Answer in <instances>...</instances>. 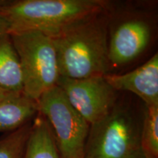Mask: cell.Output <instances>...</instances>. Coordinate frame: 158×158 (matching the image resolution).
Segmentation results:
<instances>
[{"label": "cell", "mask_w": 158, "mask_h": 158, "mask_svg": "<svg viewBox=\"0 0 158 158\" xmlns=\"http://www.w3.org/2000/svg\"><path fill=\"white\" fill-rule=\"evenodd\" d=\"M107 2L104 8L79 20L53 37L59 76L81 79L109 73Z\"/></svg>", "instance_id": "obj_1"}, {"label": "cell", "mask_w": 158, "mask_h": 158, "mask_svg": "<svg viewBox=\"0 0 158 158\" xmlns=\"http://www.w3.org/2000/svg\"><path fill=\"white\" fill-rule=\"evenodd\" d=\"M102 0H15L0 5L9 35L37 31L51 38L106 6Z\"/></svg>", "instance_id": "obj_2"}, {"label": "cell", "mask_w": 158, "mask_h": 158, "mask_svg": "<svg viewBox=\"0 0 158 158\" xmlns=\"http://www.w3.org/2000/svg\"><path fill=\"white\" fill-rule=\"evenodd\" d=\"M144 108L118 98L107 116L90 125L84 158H127L141 150Z\"/></svg>", "instance_id": "obj_3"}, {"label": "cell", "mask_w": 158, "mask_h": 158, "mask_svg": "<svg viewBox=\"0 0 158 158\" xmlns=\"http://www.w3.org/2000/svg\"><path fill=\"white\" fill-rule=\"evenodd\" d=\"M19 56L23 76V93L37 101L56 86L58 61L52 39L37 31L9 35Z\"/></svg>", "instance_id": "obj_4"}, {"label": "cell", "mask_w": 158, "mask_h": 158, "mask_svg": "<svg viewBox=\"0 0 158 158\" xmlns=\"http://www.w3.org/2000/svg\"><path fill=\"white\" fill-rule=\"evenodd\" d=\"M37 102L38 112L52 130L61 158H84L90 124L71 106L62 90L55 86Z\"/></svg>", "instance_id": "obj_5"}, {"label": "cell", "mask_w": 158, "mask_h": 158, "mask_svg": "<svg viewBox=\"0 0 158 158\" xmlns=\"http://www.w3.org/2000/svg\"><path fill=\"white\" fill-rule=\"evenodd\" d=\"M108 59L110 68H118L135 61L147 50L153 35L149 16L131 10H114L107 2Z\"/></svg>", "instance_id": "obj_6"}, {"label": "cell", "mask_w": 158, "mask_h": 158, "mask_svg": "<svg viewBox=\"0 0 158 158\" xmlns=\"http://www.w3.org/2000/svg\"><path fill=\"white\" fill-rule=\"evenodd\" d=\"M56 86L90 125L107 116L119 98L104 76L81 79L59 76Z\"/></svg>", "instance_id": "obj_7"}, {"label": "cell", "mask_w": 158, "mask_h": 158, "mask_svg": "<svg viewBox=\"0 0 158 158\" xmlns=\"http://www.w3.org/2000/svg\"><path fill=\"white\" fill-rule=\"evenodd\" d=\"M105 78L116 92H129L145 106H158V54L135 70L124 74L108 73Z\"/></svg>", "instance_id": "obj_8"}, {"label": "cell", "mask_w": 158, "mask_h": 158, "mask_svg": "<svg viewBox=\"0 0 158 158\" xmlns=\"http://www.w3.org/2000/svg\"><path fill=\"white\" fill-rule=\"evenodd\" d=\"M37 102L23 92L12 93L0 101V132H12L34 119Z\"/></svg>", "instance_id": "obj_9"}, {"label": "cell", "mask_w": 158, "mask_h": 158, "mask_svg": "<svg viewBox=\"0 0 158 158\" xmlns=\"http://www.w3.org/2000/svg\"><path fill=\"white\" fill-rule=\"evenodd\" d=\"M24 158H61L52 130L39 112L32 120Z\"/></svg>", "instance_id": "obj_10"}, {"label": "cell", "mask_w": 158, "mask_h": 158, "mask_svg": "<svg viewBox=\"0 0 158 158\" xmlns=\"http://www.w3.org/2000/svg\"><path fill=\"white\" fill-rule=\"evenodd\" d=\"M0 88L15 93L23 92L21 64L9 35L0 39Z\"/></svg>", "instance_id": "obj_11"}, {"label": "cell", "mask_w": 158, "mask_h": 158, "mask_svg": "<svg viewBox=\"0 0 158 158\" xmlns=\"http://www.w3.org/2000/svg\"><path fill=\"white\" fill-rule=\"evenodd\" d=\"M141 150L146 158H158V106L144 108Z\"/></svg>", "instance_id": "obj_12"}, {"label": "cell", "mask_w": 158, "mask_h": 158, "mask_svg": "<svg viewBox=\"0 0 158 158\" xmlns=\"http://www.w3.org/2000/svg\"><path fill=\"white\" fill-rule=\"evenodd\" d=\"M32 121L0 138V158H24Z\"/></svg>", "instance_id": "obj_13"}, {"label": "cell", "mask_w": 158, "mask_h": 158, "mask_svg": "<svg viewBox=\"0 0 158 158\" xmlns=\"http://www.w3.org/2000/svg\"><path fill=\"white\" fill-rule=\"evenodd\" d=\"M9 35V25L2 15H0V39Z\"/></svg>", "instance_id": "obj_14"}, {"label": "cell", "mask_w": 158, "mask_h": 158, "mask_svg": "<svg viewBox=\"0 0 158 158\" xmlns=\"http://www.w3.org/2000/svg\"><path fill=\"white\" fill-rule=\"evenodd\" d=\"M12 93H13V92H9V91H7L0 88V101H1L2 100H3V99H5V98H7V96H9L10 94H11Z\"/></svg>", "instance_id": "obj_15"}, {"label": "cell", "mask_w": 158, "mask_h": 158, "mask_svg": "<svg viewBox=\"0 0 158 158\" xmlns=\"http://www.w3.org/2000/svg\"><path fill=\"white\" fill-rule=\"evenodd\" d=\"M127 158H146V157L141 152V150H139Z\"/></svg>", "instance_id": "obj_16"}, {"label": "cell", "mask_w": 158, "mask_h": 158, "mask_svg": "<svg viewBox=\"0 0 158 158\" xmlns=\"http://www.w3.org/2000/svg\"><path fill=\"white\" fill-rule=\"evenodd\" d=\"M4 1H5V0H0V5H1L4 2Z\"/></svg>", "instance_id": "obj_17"}]
</instances>
